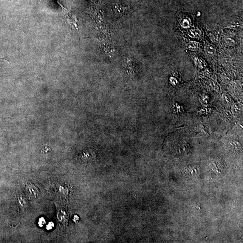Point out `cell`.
I'll list each match as a JSON object with an SVG mask.
<instances>
[{
  "mask_svg": "<svg viewBox=\"0 0 243 243\" xmlns=\"http://www.w3.org/2000/svg\"><path fill=\"white\" fill-rule=\"evenodd\" d=\"M46 223V221L43 217H41L39 220L38 225L40 227H43V225Z\"/></svg>",
  "mask_w": 243,
  "mask_h": 243,
  "instance_id": "cell-1",
  "label": "cell"
},
{
  "mask_svg": "<svg viewBox=\"0 0 243 243\" xmlns=\"http://www.w3.org/2000/svg\"><path fill=\"white\" fill-rule=\"evenodd\" d=\"M54 227V224L52 222H49L47 226V230H52Z\"/></svg>",
  "mask_w": 243,
  "mask_h": 243,
  "instance_id": "cell-2",
  "label": "cell"
},
{
  "mask_svg": "<svg viewBox=\"0 0 243 243\" xmlns=\"http://www.w3.org/2000/svg\"><path fill=\"white\" fill-rule=\"evenodd\" d=\"M206 49L207 52V53H208V55H212L213 54L214 52H213V48H212V47H209L207 48Z\"/></svg>",
  "mask_w": 243,
  "mask_h": 243,
  "instance_id": "cell-3",
  "label": "cell"
}]
</instances>
